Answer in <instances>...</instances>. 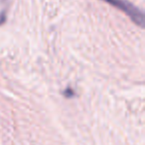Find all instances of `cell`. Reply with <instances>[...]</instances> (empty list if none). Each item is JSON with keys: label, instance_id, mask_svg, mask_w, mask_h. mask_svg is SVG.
<instances>
[{"label": "cell", "instance_id": "cell-1", "mask_svg": "<svg viewBox=\"0 0 145 145\" xmlns=\"http://www.w3.org/2000/svg\"><path fill=\"white\" fill-rule=\"evenodd\" d=\"M103 1L124 12L137 26L141 28L144 27L145 20L143 12L138 9L137 7H135L133 4L125 1V0H103Z\"/></svg>", "mask_w": 145, "mask_h": 145}]
</instances>
